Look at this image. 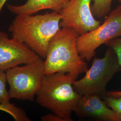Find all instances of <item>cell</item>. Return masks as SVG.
<instances>
[{
    "instance_id": "cell-1",
    "label": "cell",
    "mask_w": 121,
    "mask_h": 121,
    "mask_svg": "<svg viewBox=\"0 0 121 121\" xmlns=\"http://www.w3.org/2000/svg\"><path fill=\"white\" fill-rule=\"evenodd\" d=\"M60 16L55 11L42 14L16 15L8 28L12 37L45 58L51 39L60 29Z\"/></svg>"
},
{
    "instance_id": "cell-2",
    "label": "cell",
    "mask_w": 121,
    "mask_h": 121,
    "mask_svg": "<svg viewBox=\"0 0 121 121\" xmlns=\"http://www.w3.org/2000/svg\"><path fill=\"white\" fill-rule=\"evenodd\" d=\"M79 35L72 29L61 27L51 39L44 60L45 74L62 72L69 74L74 80L85 73L87 65L78 52Z\"/></svg>"
},
{
    "instance_id": "cell-3",
    "label": "cell",
    "mask_w": 121,
    "mask_h": 121,
    "mask_svg": "<svg viewBox=\"0 0 121 121\" xmlns=\"http://www.w3.org/2000/svg\"><path fill=\"white\" fill-rule=\"evenodd\" d=\"M74 81L68 73L45 74L35 96L36 102L65 121H73L72 113L82 96L74 90Z\"/></svg>"
},
{
    "instance_id": "cell-4",
    "label": "cell",
    "mask_w": 121,
    "mask_h": 121,
    "mask_svg": "<svg viewBox=\"0 0 121 121\" xmlns=\"http://www.w3.org/2000/svg\"><path fill=\"white\" fill-rule=\"evenodd\" d=\"M120 71L121 65L115 52L108 47L103 57H94L91 66L84 76L73 81V88L81 95L93 94L104 99L107 97L108 83Z\"/></svg>"
},
{
    "instance_id": "cell-5",
    "label": "cell",
    "mask_w": 121,
    "mask_h": 121,
    "mask_svg": "<svg viewBox=\"0 0 121 121\" xmlns=\"http://www.w3.org/2000/svg\"><path fill=\"white\" fill-rule=\"evenodd\" d=\"M44 69V60L40 57L33 62L6 70L10 98L33 101L45 74Z\"/></svg>"
},
{
    "instance_id": "cell-6",
    "label": "cell",
    "mask_w": 121,
    "mask_h": 121,
    "mask_svg": "<svg viewBox=\"0 0 121 121\" xmlns=\"http://www.w3.org/2000/svg\"><path fill=\"white\" fill-rule=\"evenodd\" d=\"M102 24L77 39L78 52L82 59L89 62L97 48L111 39L121 36V3L105 17Z\"/></svg>"
},
{
    "instance_id": "cell-7",
    "label": "cell",
    "mask_w": 121,
    "mask_h": 121,
    "mask_svg": "<svg viewBox=\"0 0 121 121\" xmlns=\"http://www.w3.org/2000/svg\"><path fill=\"white\" fill-rule=\"evenodd\" d=\"M94 0H69L59 12L61 27L73 29L79 35L94 30L101 24L94 16L91 4Z\"/></svg>"
},
{
    "instance_id": "cell-8",
    "label": "cell",
    "mask_w": 121,
    "mask_h": 121,
    "mask_svg": "<svg viewBox=\"0 0 121 121\" xmlns=\"http://www.w3.org/2000/svg\"><path fill=\"white\" fill-rule=\"evenodd\" d=\"M41 57L25 44L0 30V69H8L33 62Z\"/></svg>"
},
{
    "instance_id": "cell-9",
    "label": "cell",
    "mask_w": 121,
    "mask_h": 121,
    "mask_svg": "<svg viewBox=\"0 0 121 121\" xmlns=\"http://www.w3.org/2000/svg\"><path fill=\"white\" fill-rule=\"evenodd\" d=\"M73 112L80 117L92 118L104 121H117L116 115L104 99L96 95H82Z\"/></svg>"
},
{
    "instance_id": "cell-10",
    "label": "cell",
    "mask_w": 121,
    "mask_h": 121,
    "mask_svg": "<svg viewBox=\"0 0 121 121\" xmlns=\"http://www.w3.org/2000/svg\"><path fill=\"white\" fill-rule=\"evenodd\" d=\"M21 5L8 4L7 9L16 15H34L44 9H51L59 13L69 0H26Z\"/></svg>"
},
{
    "instance_id": "cell-11",
    "label": "cell",
    "mask_w": 121,
    "mask_h": 121,
    "mask_svg": "<svg viewBox=\"0 0 121 121\" xmlns=\"http://www.w3.org/2000/svg\"><path fill=\"white\" fill-rule=\"evenodd\" d=\"M113 0H94L91 5L92 13L96 19L106 17L111 10Z\"/></svg>"
},
{
    "instance_id": "cell-12",
    "label": "cell",
    "mask_w": 121,
    "mask_h": 121,
    "mask_svg": "<svg viewBox=\"0 0 121 121\" xmlns=\"http://www.w3.org/2000/svg\"><path fill=\"white\" fill-rule=\"evenodd\" d=\"M0 110L8 113L13 117L15 121L31 120L23 109L11 103L8 104H0Z\"/></svg>"
},
{
    "instance_id": "cell-13",
    "label": "cell",
    "mask_w": 121,
    "mask_h": 121,
    "mask_svg": "<svg viewBox=\"0 0 121 121\" xmlns=\"http://www.w3.org/2000/svg\"><path fill=\"white\" fill-rule=\"evenodd\" d=\"M6 75L5 71L0 69V104L10 103L11 99L6 87Z\"/></svg>"
},
{
    "instance_id": "cell-14",
    "label": "cell",
    "mask_w": 121,
    "mask_h": 121,
    "mask_svg": "<svg viewBox=\"0 0 121 121\" xmlns=\"http://www.w3.org/2000/svg\"><path fill=\"white\" fill-rule=\"evenodd\" d=\"M104 100L108 107L115 112L117 121H121V97L107 96Z\"/></svg>"
},
{
    "instance_id": "cell-15",
    "label": "cell",
    "mask_w": 121,
    "mask_h": 121,
    "mask_svg": "<svg viewBox=\"0 0 121 121\" xmlns=\"http://www.w3.org/2000/svg\"><path fill=\"white\" fill-rule=\"evenodd\" d=\"M105 45L113 50L116 54L118 62L121 65V36L111 39Z\"/></svg>"
},
{
    "instance_id": "cell-16",
    "label": "cell",
    "mask_w": 121,
    "mask_h": 121,
    "mask_svg": "<svg viewBox=\"0 0 121 121\" xmlns=\"http://www.w3.org/2000/svg\"><path fill=\"white\" fill-rule=\"evenodd\" d=\"M41 120L42 121H65L62 117L52 112L42 116L41 117Z\"/></svg>"
},
{
    "instance_id": "cell-17",
    "label": "cell",
    "mask_w": 121,
    "mask_h": 121,
    "mask_svg": "<svg viewBox=\"0 0 121 121\" xmlns=\"http://www.w3.org/2000/svg\"><path fill=\"white\" fill-rule=\"evenodd\" d=\"M107 96L115 97H121V91H108Z\"/></svg>"
},
{
    "instance_id": "cell-18",
    "label": "cell",
    "mask_w": 121,
    "mask_h": 121,
    "mask_svg": "<svg viewBox=\"0 0 121 121\" xmlns=\"http://www.w3.org/2000/svg\"><path fill=\"white\" fill-rule=\"evenodd\" d=\"M7 1V0H0V14Z\"/></svg>"
},
{
    "instance_id": "cell-19",
    "label": "cell",
    "mask_w": 121,
    "mask_h": 121,
    "mask_svg": "<svg viewBox=\"0 0 121 121\" xmlns=\"http://www.w3.org/2000/svg\"><path fill=\"white\" fill-rule=\"evenodd\" d=\"M118 0V1L119 3H121V0Z\"/></svg>"
}]
</instances>
